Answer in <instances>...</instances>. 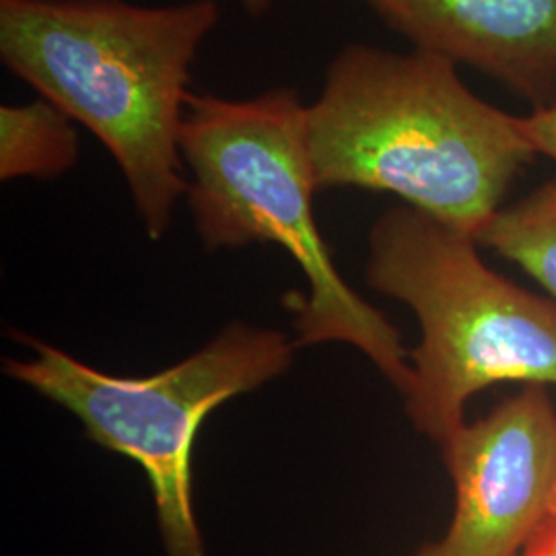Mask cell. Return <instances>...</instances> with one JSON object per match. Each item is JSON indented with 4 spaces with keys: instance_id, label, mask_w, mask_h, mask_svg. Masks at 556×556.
I'll return each mask as SVG.
<instances>
[{
    "instance_id": "cell-7",
    "label": "cell",
    "mask_w": 556,
    "mask_h": 556,
    "mask_svg": "<svg viewBox=\"0 0 556 556\" xmlns=\"http://www.w3.org/2000/svg\"><path fill=\"white\" fill-rule=\"evenodd\" d=\"M415 46L556 103V0H365Z\"/></svg>"
},
{
    "instance_id": "cell-14",
    "label": "cell",
    "mask_w": 556,
    "mask_h": 556,
    "mask_svg": "<svg viewBox=\"0 0 556 556\" xmlns=\"http://www.w3.org/2000/svg\"><path fill=\"white\" fill-rule=\"evenodd\" d=\"M52 2H80V0H52Z\"/></svg>"
},
{
    "instance_id": "cell-4",
    "label": "cell",
    "mask_w": 556,
    "mask_h": 556,
    "mask_svg": "<svg viewBox=\"0 0 556 556\" xmlns=\"http://www.w3.org/2000/svg\"><path fill=\"white\" fill-rule=\"evenodd\" d=\"M477 245L413 206L388 211L369 236V282L408 303L422 328L408 417L441 447L482 388L556 383V303L498 277Z\"/></svg>"
},
{
    "instance_id": "cell-1",
    "label": "cell",
    "mask_w": 556,
    "mask_h": 556,
    "mask_svg": "<svg viewBox=\"0 0 556 556\" xmlns=\"http://www.w3.org/2000/svg\"><path fill=\"white\" fill-rule=\"evenodd\" d=\"M305 130L318 190L390 192L475 239L536 157L517 116L480 100L454 62L425 50H340Z\"/></svg>"
},
{
    "instance_id": "cell-13",
    "label": "cell",
    "mask_w": 556,
    "mask_h": 556,
    "mask_svg": "<svg viewBox=\"0 0 556 556\" xmlns=\"http://www.w3.org/2000/svg\"><path fill=\"white\" fill-rule=\"evenodd\" d=\"M546 521H553V523H556V489L555 495H553V501H551V509H548V517H546Z\"/></svg>"
},
{
    "instance_id": "cell-10",
    "label": "cell",
    "mask_w": 556,
    "mask_h": 556,
    "mask_svg": "<svg viewBox=\"0 0 556 556\" xmlns=\"http://www.w3.org/2000/svg\"><path fill=\"white\" fill-rule=\"evenodd\" d=\"M521 135L536 155L556 161V103L534 108L526 116H517Z\"/></svg>"
},
{
    "instance_id": "cell-2",
    "label": "cell",
    "mask_w": 556,
    "mask_h": 556,
    "mask_svg": "<svg viewBox=\"0 0 556 556\" xmlns=\"http://www.w3.org/2000/svg\"><path fill=\"white\" fill-rule=\"evenodd\" d=\"M217 21L215 0H0L4 66L101 140L151 239L163 238L188 192L179 151L188 83Z\"/></svg>"
},
{
    "instance_id": "cell-6",
    "label": "cell",
    "mask_w": 556,
    "mask_h": 556,
    "mask_svg": "<svg viewBox=\"0 0 556 556\" xmlns=\"http://www.w3.org/2000/svg\"><path fill=\"white\" fill-rule=\"evenodd\" d=\"M456 484L447 534L417 556H514L546 521L556 489V410L528 386L443 447Z\"/></svg>"
},
{
    "instance_id": "cell-3",
    "label": "cell",
    "mask_w": 556,
    "mask_h": 556,
    "mask_svg": "<svg viewBox=\"0 0 556 556\" xmlns=\"http://www.w3.org/2000/svg\"><path fill=\"white\" fill-rule=\"evenodd\" d=\"M307 105L280 87L248 100L190 93L179 151L192 172L188 202L206 248L277 243L309 282L293 293L299 344L349 342L402 392L413 381L396 328L338 275L314 219L318 190L307 149Z\"/></svg>"
},
{
    "instance_id": "cell-8",
    "label": "cell",
    "mask_w": 556,
    "mask_h": 556,
    "mask_svg": "<svg viewBox=\"0 0 556 556\" xmlns=\"http://www.w3.org/2000/svg\"><path fill=\"white\" fill-rule=\"evenodd\" d=\"M52 101L0 108V178L50 179L68 172L79 157V137Z\"/></svg>"
},
{
    "instance_id": "cell-5",
    "label": "cell",
    "mask_w": 556,
    "mask_h": 556,
    "mask_svg": "<svg viewBox=\"0 0 556 556\" xmlns=\"http://www.w3.org/2000/svg\"><path fill=\"white\" fill-rule=\"evenodd\" d=\"M31 342V340H29ZM7 374L79 418L98 445L130 457L149 478L167 556H206L192 495V452L219 404L289 369L295 344L275 330L225 328L199 353L149 378H116L41 342Z\"/></svg>"
},
{
    "instance_id": "cell-11",
    "label": "cell",
    "mask_w": 556,
    "mask_h": 556,
    "mask_svg": "<svg viewBox=\"0 0 556 556\" xmlns=\"http://www.w3.org/2000/svg\"><path fill=\"white\" fill-rule=\"evenodd\" d=\"M523 556H556V523L544 521L528 542Z\"/></svg>"
},
{
    "instance_id": "cell-12",
    "label": "cell",
    "mask_w": 556,
    "mask_h": 556,
    "mask_svg": "<svg viewBox=\"0 0 556 556\" xmlns=\"http://www.w3.org/2000/svg\"><path fill=\"white\" fill-rule=\"evenodd\" d=\"M231 2L239 4L248 15L260 17V15H264L277 0H231Z\"/></svg>"
},
{
    "instance_id": "cell-9",
    "label": "cell",
    "mask_w": 556,
    "mask_h": 556,
    "mask_svg": "<svg viewBox=\"0 0 556 556\" xmlns=\"http://www.w3.org/2000/svg\"><path fill=\"white\" fill-rule=\"evenodd\" d=\"M477 241L519 264L556 299V178L501 208Z\"/></svg>"
}]
</instances>
